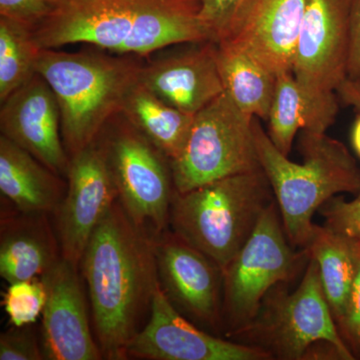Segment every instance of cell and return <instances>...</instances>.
Listing matches in <instances>:
<instances>
[{"label":"cell","mask_w":360,"mask_h":360,"mask_svg":"<svg viewBox=\"0 0 360 360\" xmlns=\"http://www.w3.org/2000/svg\"><path fill=\"white\" fill-rule=\"evenodd\" d=\"M79 269L103 359H127L160 285L155 236L135 224L117 200L92 233Z\"/></svg>","instance_id":"obj_1"},{"label":"cell","mask_w":360,"mask_h":360,"mask_svg":"<svg viewBox=\"0 0 360 360\" xmlns=\"http://www.w3.org/2000/svg\"><path fill=\"white\" fill-rule=\"evenodd\" d=\"M49 1L51 14L33 32L40 49L85 44L143 59L172 45L212 40L201 0Z\"/></svg>","instance_id":"obj_2"},{"label":"cell","mask_w":360,"mask_h":360,"mask_svg":"<svg viewBox=\"0 0 360 360\" xmlns=\"http://www.w3.org/2000/svg\"><path fill=\"white\" fill-rule=\"evenodd\" d=\"M253 118V134L260 167L276 196L284 231L298 250L309 245L314 213L326 201L342 193H360V168L345 144L326 134L302 131V163L281 153L267 132Z\"/></svg>","instance_id":"obj_3"},{"label":"cell","mask_w":360,"mask_h":360,"mask_svg":"<svg viewBox=\"0 0 360 360\" xmlns=\"http://www.w3.org/2000/svg\"><path fill=\"white\" fill-rule=\"evenodd\" d=\"M143 59L103 49L65 52L41 49L37 72L53 91L60 111L61 135L71 158L96 141L139 84Z\"/></svg>","instance_id":"obj_4"},{"label":"cell","mask_w":360,"mask_h":360,"mask_svg":"<svg viewBox=\"0 0 360 360\" xmlns=\"http://www.w3.org/2000/svg\"><path fill=\"white\" fill-rule=\"evenodd\" d=\"M262 169L231 175L187 193L175 191L172 231L224 270L274 200Z\"/></svg>","instance_id":"obj_5"},{"label":"cell","mask_w":360,"mask_h":360,"mask_svg":"<svg viewBox=\"0 0 360 360\" xmlns=\"http://www.w3.org/2000/svg\"><path fill=\"white\" fill-rule=\"evenodd\" d=\"M234 336L272 359H304L314 345L323 343L335 348L340 359H355L322 291L316 262L310 257L298 288L292 293H267L257 319Z\"/></svg>","instance_id":"obj_6"},{"label":"cell","mask_w":360,"mask_h":360,"mask_svg":"<svg viewBox=\"0 0 360 360\" xmlns=\"http://www.w3.org/2000/svg\"><path fill=\"white\" fill-rule=\"evenodd\" d=\"M309 260L307 250L290 245L276 201L245 245L222 270V326L234 336L257 319L265 296L288 283Z\"/></svg>","instance_id":"obj_7"},{"label":"cell","mask_w":360,"mask_h":360,"mask_svg":"<svg viewBox=\"0 0 360 360\" xmlns=\"http://www.w3.org/2000/svg\"><path fill=\"white\" fill-rule=\"evenodd\" d=\"M96 139L127 215L153 236L167 231L175 193L169 158L122 113L106 123Z\"/></svg>","instance_id":"obj_8"},{"label":"cell","mask_w":360,"mask_h":360,"mask_svg":"<svg viewBox=\"0 0 360 360\" xmlns=\"http://www.w3.org/2000/svg\"><path fill=\"white\" fill-rule=\"evenodd\" d=\"M253 118L225 92L198 111L186 146L170 160L175 191L187 193L215 180L262 169Z\"/></svg>","instance_id":"obj_9"},{"label":"cell","mask_w":360,"mask_h":360,"mask_svg":"<svg viewBox=\"0 0 360 360\" xmlns=\"http://www.w3.org/2000/svg\"><path fill=\"white\" fill-rule=\"evenodd\" d=\"M68 189L56 215V231L61 257L75 269L90 238L113 203L117 191L103 149L97 139L71 156Z\"/></svg>","instance_id":"obj_10"},{"label":"cell","mask_w":360,"mask_h":360,"mask_svg":"<svg viewBox=\"0 0 360 360\" xmlns=\"http://www.w3.org/2000/svg\"><path fill=\"white\" fill-rule=\"evenodd\" d=\"M127 359L150 360H269L262 348L217 338L180 314L160 283L153 295L149 319L127 348Z\"/></svg>","instance_id":"obj_11"},{"label":"cell","mask_w":360,"mask_h":360,"mask_svg":"<svg viewBox=\"0 0 360 360\" xmlns=\"http://www.w3.org/2000/svg\"><path fill=\"white\" fill-rule=\"evenodd\" d=\"M155 243L160 286L175 309L194 323L222 326V269L168 229Z\"/></svg>","instance_id":"obj_12"},{"label":"cell","mask_w":360,"mask_h":360,"mask_svg":"<svg viewBox=\"0 0 360 360\" xmlns=\"http://www.w3.org/2000/svg\"><path fill=\"white\" fill-rule=\"evenodd\" d=\"M352 0H307L292 73L314 90L335 92L347 79Z\"/></svg>","instance_id":"obj_13"},{"label":"cell","mask_w":360,"mask_h":360,"mask_svg":"<svg viewBox=\"0 0 360 360\" xmlns=\"http://www.w3.org/2000/svg\"><path fill=\"white\" fill-rule=\"evenodd\" d=\"M77 270L61 258L41 277L47 293L40 341L44 359H103L92 335L86 297Z\"/></svg>","instance_id":"obj_14"},{"label":"cell","mask_w":360,"mask_h":360,"mask_svg":"<svg viewBox=\"0 0 360 360\" xmlns=\"http://www.w3.org/2000/svg\"><path fill=\"white\" fill-rule=\"evenodd\" d=\"M307 1L248 0L219 41L238 47L276 77L292 72Z\"/></svg>","instance_id":"obj_15"},{"label":"cell","mask_w":360,"mask_h":360,"mask_svg":"<svg viewBox=\"0 0 360 360\" xmlns=\"http://www.w3.org/2000/svg\"><path fill=\"white\" fill-rule=\"evenodd\" d=\"M0 130L54 174L66 176L70 158L61 135L58 103L39 73L1 103Z\"/></svg>","instance_id":"obj_16"},{"label":"cell","mask_w":360,"mask_h":360,"mask_svg":"<svg viewBox=\"0 0 360 360\" xmlns=\"http://www.w3.org/2000/svg\"><path fill=\"white\" fill-rule=\"evenodd\" d=\"M139 82L177 110L195 115L224 92L217 42H193L186 51L149 59Z\"/></svg>","instance_id":"obj_17"},{"label":"cell","mask_w":360,"mask_h":360,"mask_svg":"<svg viewBox=\"0 0 360 360\" xmlns=\"http://www.w3.org/2000/svg\"><path fill=\"white\" fill-rule=\"evenodd\" d=\"M61 258L49 214L1 210L0 276L7 283L41 278Z\"/></svg>","instance_id":"obj_18"},{"label":"cell","mask_w":360,"mask_h":360,"mask_svg":"<svg viewBox=\"0 0 360 360\" xmlns=\"http://www.w3.org/2000/svg\"><path fill=\"white\" fill-rule=\"evenodd\" d=\"M338 101L335 92L309 89L296 79L292 72L276 79V92L270 108L267 132L276 148L290 155L295 135L300 131L326 134L335 122Z\"/></svg>","instance_id":"obj_19"},{"label":"cell","mask_w":360,"mask_h":360,"mask_svg":"<svg viewBox=\"0 0 360 360\" xmlns=\"http://www.w3.org/2000/svg\"><path fill=\"white\" fill-rule=\"evenodd\" d=\"M68 184L25 149L0 136V193L18 212H56Z\"/></svg>","instance_id":"obj_20"},{"label":"cell","mask_w":360,"mask_h":360,"mask_svg":"<svg viewBox=\"0 0 360 360\" xmlns=\"http://www.w3.org/2000/svg\"><path fill=\"white\" fill-rule=\"evenodd\" d=\"M305 250L316 262L322 291L338 326L347 311L359 267V241L336 233L324 225L315 224Z\"/></svg>","instance_id":"obj_21"},{"label":"cell","mask_w":360,"mask_h":360,"mask_svg":"<svg viewBox=\"0 0 360 360\" xmlns=\"http://www.w3.org/2000/svg\"><path fill=\"white\" fill-rule=\"evenodd\" d=\"M122 115L170 160L186 146L194 115L177 110L139 82L130 90Z\"/></svg>","instance_id":"obj_22"},{"label":"cell","mask_w":360,"mask_h":360,"mask_svg":"<svg viewBox=\"0 0 360 360\" xmlns=\"http://www.w3.org/2000/svg\"><path fill=\"white\" fill-rule=\"evenodd\" d=\"M217 44L224 92L245 115L267 120L276 92V75L229 42Z\"/></svg>","instance_id":"obj_23"},{"label":"cell","mask_w":360,"mask_h":360,"mask_svg":"<svg viewBox=\"0 0 360 360\" xmlns=\"http://www.w3.org/2000/svg\"><path fill=\"white\" fill-rule=\"evenodd\" d=\"M40 51L30 28L0 16V103L37 75Z\"/></svg>","instance_id":"obj_24"},{"label":"cell","mask_w":360,"mask_h":360,"mask_svg":"<svg viewBox=\"0 0 360 360\" xmlns=\"http://www.w3.org/2000/svg\"><path fill=\"white\" fill-rule=\"evenodd\" d=\"M46 296L41 278L9 283L2 304L11 323L18 328L34 323L44 312Z\"/></svg>","instance_id":"obj_25"},{"label":"cell","mask_w":360,"mask_h":360,"mask_svg":"<svg viewBox=\"0 0 360 360\" xmlns=\"http://www.w3.org/2000/svg\"><path fill=\"white\" fill-rule=\"evenodd\" d=\"M356 195L350 201L333 196L319 208V212L326 220L324 226L360 243V193Z\"/></svg>","instance_id":"obj_26"},{"label":"cell","mask_w":360,"mask_h":360,"mask_svg":"<svg viewBox=\"0 0 360 360\" xmlns=\"http://www.w3.org/2000/svg\"><path fill=\"white\" fill-rule=\"evenodd\" d=\"M32 326H13L0 335V360L44 359L41 342Z\"/></svg>","instance_id":"obj_27"},{"label":"cell","mask_w":360,"mask_h":360,"mask_svg":"<svg viewBox=\"0 0 360 360\" xmlns=\"http://www.w3.org/2000/svg\"><path fill=\"white\" fill-rule=\"evenodd\" d=\"M49 0H0V16L35 32L51 13Z\"/></svg>","instance_id":"obj_28"},{"label":"cell","mask_w":360,"mask_h":360,"mask_svg":"<svg viewBox=\"0 0 360 360\" xmlns=\"http://www.w3.org/2000/svg\"><path fill=\"white\" fill-rule=\"evenodd\" d=\"M246 1L248 0H201L200 20L212 35L213 41H219L233 16Z\"/></svg>","instance_id":"obj_29"},{"label":"cell","mask_w":360,"mask_h":360,"mask_svg":"<svg viewBox=\"0 0 360 360\" xmlns=\"http://www.w3.org/2000/svg\"><path fill=\"white\" fill-rule=\"evenodd\" d=\"M359 259L349 298L347 311L338 328L343 340L347 343L354 354H360V243Z\"/></svg>","instance_id":"obj_30"},{"label":"cell","mask_w":360,"mask_h":360,"mask_svg":"<svg viewBox=\"0 0 360 360\" xmlns=\"http://www.w3.org/2000/svg\"><path fill=\"white\" fill-rule=\"evenodd\" d=\"M347 78H360V0H352L350 9Z\"/></svg>","instance_id":"obj_31"},{"label":"cell","mask_w":360,"mask_h":360,"mask_svg":"<svg viewBox=\"0 0 360 360\" xmlns=\"http://www.w3.org/2000/svg\"><path fill=\"white\" fill-rule=\"evenodd\" d=\"M341 101L347 105L354 106L360 111V78L345 79L336 89Z\"/></svg>","instance_id":"obj_32"},{"label":"cell","mask_w":360,"mask_h":360,"mask_svg":"<svg viewBox=\"0 0 360 360\" xmlns=\"http://www.w3.org/2000/svg\"><path fill=\"white\" fill-rule=\"evenodd\" d=\"M352 143L355 153L360 158V111L352 129Z\"/></svg>","instance_id":"obj_33"}]
</instances>
